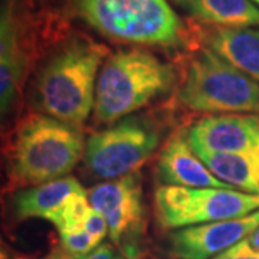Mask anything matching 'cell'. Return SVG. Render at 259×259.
Returning <instances> with one entry per match:
<instances>
[{"label": "cell", "instance_id": "1", "mask_svg": "<svg viewBox=\"0 0 259 259\" xmlns=\"http://www.w3.org/2000/svg\"><path fill=\"white\" fill-rule=\"evenodd\" d=\"M108 49L87 36L72 37L52 56L35 82L37 107L75 128L87 121L95 104L97 72Z\"/></svg>", "mask_w": 259, "mask_h": 259}, {"label": "cell", "instance_id": "2", "mask_svg": "<svg viewBox=\"0 0 259 259\" xmlns=\"http://www.w3.org/2000/svg\"><path fill=\"white\" fill-rule=\"evenodd\" d=\"M85 153L82 134L47 114H30L9 141L10 186H37L66 177Z\"/></svg>", "mask_w": 259, "mask_h": 259}, {"label": "cell", "instance_id": "3", "mask_svg": "<svg viewBox=\"0 0 259 259\" xmlns=\"http://www.w3.org/2000/svg\"><path fill=\"white\" fill-rule=\"evenodd\" d=\"M171 65L143 49L118 51L102 65L97 81V120L114 122L164 95L175 87Z\"/></svg>", "mask_w": 259, "mask_h": 259}, {"label": "cell", "instance_id": "4", "mask_svg": "<svg viewBox=\"0 0 259 259\" xmlns=\"http://www.w3.org/2000/svg\"><path fill=\"white\" fill-rule=\"evenodd\" d=\"M177 101L189 110L206 114H259V82L203 47L186 68Z\"/></svg>", "mask_w": 259, "mask_h": 259}, {"label": "cell", "instance_id": "5", "mask_svg": "<svg viewBox=\"0 0 259 259\" xmlns=\"http://www.w3.org/2000/svg\"><path fill=\"white\" fill-rule=\"evenodd\" d=\"M78 9L93 28L122 42L176 47L185 37L167 0H78Z\"/></svg>", "mask_w": 259, "mask_h": 259}, {"label": "cell", "instance_id": "6", "mask_svg": "<svg viewBox=\"0 0 259 259\" xmlns=\"http://www.w3.org/2000/svg\"><path fill=\"white\" fill-rule=\"evenodd\" d=\"M154 202L158 222L166 229L243 218L259 210L258 194L218 187L160 186Z\"/></svg>", "mask_w": 259, "mask_h": 259}, {"label": "cell", "instance_id": "7", "mask_svg": "<svg viewBox=\"0 0 259 259\" xmlns=\"http://www.w3.org/2000/svg\"><path fill=\"white\" fill-rule=\"evenodd\" d=\"M158 144L154 127L128 118L93 134L85 143L83 160L95 177L114 180L136 173Z\"/></svg>", "mask_w": 259, "mask_h": 259}, {"label": "cell", "instance_id": "8", "mask_svg": "<svg viewBox=\"0 0 259 259\" xmlns=\"http://www.w3.org/2000/svg\"><path fill=\"white\" fill-rule=\"evenodd\" d=\"M90 204L105 218L114 245L125 259H140L144 235L143 187L139 173L108 180L88 192Z\"/></svg>", "mask_w": 259, "mask_h": 259}, {"label": "cell", "instance_id": "9", "mask_svg": "<svg viewBox=\"0 0 259 259\" xmlns=\"http://www.w3.org/2000/svg\"><path fill=\"white\" fill-rule=\"evenodd\" d=\"M29 30L8 0L2 9L0 20V105L2 115H8L20 100L30 64Z\"/></svg>", "mask_w": 259, "mask_h": 259}, {"label": "cell", "instance_id": "10", "mask_svg": "<svg viewBox=\"0 0 259 259\" xmlns=\"http://www.w3.org/2000/svg\"><path fill=\"white\" fill-rule=\"evenodd\" d=\"M259 226V210L243 218L182 228L168 235L173 259H212L249 236Z\"/></svg>", "mask_w": 259, "mask_h": 259}, {"label": "cell", "instance_id": "11", "mask_svg": "<svg viewBox=\"0 0 259 259\" xmlns=\"http://www.w3.org/2000/svg\"><path fill=\"white\" fill-rule=\"evenodd\" d=\"M194 153H246L259 150V115H209L193 124L187 133Z\"/></svg>", "mask_w": 259, "mask_h": 259}, {"label": "cell", "instance_id": "12", "mask_svg": "<svg viewBox=\"0 0 259 259\" xmlns=\"http://www.w3.org/2000/svg\"><path fill=\"white\" fill-rule=\"evenodd\" d=\"M157 171L160 180L168 186L233 189L214 176L197 157L182 130L176 131L161 150Z\"/></svg>", "mask_w": 259, "mask_h": 259}, {"label": "cell", "instance_id": "13", "mask_svg": "<svg viewBox=\"0 0 259 259\" xmlns=\"http://www.w3.org/2000/svg\"><path fill=\"white\" fill-rule=\"evenodd\" d=\"M200 33L206 47L259 82V29L212 25Z\"/></svg>", "mask_w": 259, "mask_h": 259}, {"label": "cell", "instance_id": "14", "mask_svg": "<svg viewBox=\"0 0 259 259\" xmlns=\"http://www.w3.org/2000/svg\"><path fill=\"white\" fill-rule=\"evenodd\" d=\"M82 190L79 182L71 176L33 186L16 193L13 199V212L18 219L42 218L48 221L71 194Z\"/></svg>", "mask_w": 259, "mask_h": 259}, {"label": "cell", "instance_id": "15", "mask_svg": "<svg viewBox=\"0 0 259 259\" xmlns=\"http://www.w3.org/2000/svg\"><path fill=\"white\" fill-rule=\"evenodd\" d=\"M194 19L213 26L250 28L259 25V8L250 0H175Z\"/></svg>", "mask_w": 259, "mask_h": 259}, {"label": "cell", "instance_id": "16", "mask_svg": "<svg viewBox=\"0 0 259 259\" xmlns=\"http://www.w3.org/2000/svg\"><path fill=\"white\" fill-rule=\"evenodd\" d=\"M196 154L222 182L259 196V150L232 154L197 151Z\"/></svg>", "mask_w": 259, "mask_h": 259}, {"label": "cell", "instance_id": "17", "mask_svg": "<svg viewBox=\"0 0 259 259\" xmlns=\"http://www.w3.org/2000/svg\"><path fill=\"white\" fill-rule=\"evenodd\" d=\"M90 207L91 204H90L88 193L85 190L76 192L71 194L65 200L64 204L49 216L48 221L55 225L59 233L81 231Z\"/></svg>", "mask_w": 259, "mask_h": 259}, {"label": "cell", "instance_id": "18", "mask_svg": "<svg viewBox=\"0 0 259 259\" xmlns=\"http://www.w3.org/2000/svg\"><path fill=\"white\" fill-rule=\"evenodd\" d=\"M59 241L62 248L75 255H88L91 250L98 246V243L94 241L93 236L83 229L75 232H62L59 233Z\"/></svg>", "mask_w": 259, "mask_h": 259}, {"label": "cell", "instance_id": "19", "mask_svg": "<svg viewBox=\"0 0 259 259\" xmlns=\"http://www.w3.org/2000/svg\"><path fill=\"white\" fill-rule=\"evenodd\" d=\"M82 229L87 233H90L93 236L94 241L100 245L102 239L105 238L107 232H108V225H107V221H105V218L102 216L101 213L91 206L88 213H87V216H85Z\"/></svg>", "mask_w": 259, "mask_h": 259}, {"label": "cell", "instance_id": "20", "mask_svg": "<svg viewBox=\"0 0 259 259\" xmlns=\"http://www.w3.org/2000/svg\"><path fill=\"white\" fill-rule=\"evenodd\" d=\"M212 259H259V249L252 246V243L246 238Z\"/></svg>", "mask_w": 259, "mask_h": 259}, {"label": "cell", "instance_id": "21", "mask_svg": "<svg viewBox=\"0 0 259 259\" xmlns=\"http://www.w3.org/2000/svg\"><path fill=\"white\" fill-rule=\"evenodd\" d=\"M16 259H88V255H75L62 248V245H56L40 258H29L23 255H16Z\"/></svg>", "mask_w": 259, "mask_h": 259}, {"label": "cell", "instance_id": "22", "mask_svg": "<svg viewBox=\"0 0 259 259\" xmlns=\"http://www.w3.org/2000/svg\"><path fill=\"white\" fill-rule=\"evenodd\" d=\"M88 259H122V258H121L120 253L114 249L110 243H102V245H98V246L93 250V253H90Z\"/></svg>", "mask_w": 259, "mask_h": 259}, {"label": "cell", "instance_id": "23", "mask_svg": "<svg viewBox=\"0 0 259 259\" xmlns=\"http://www.w3.org/2000/svg\"><path fill=\"white\" fill-rule=\"evenodd\" d=\"M248 241L252 243V246H255L256 249H259V226L248 236Z\"/></svg>", "mask_w": 259, "mask_h": 259}, {"label": "cell", "instance_id": "24", "mask_svg": "<svg viewBox=\"0 0 259 259\" xmlns=\"http://www.w3.org/2000/svg\"><path fill=\"white\" fill-rule=\"evenodd\" d=\"M0 259H9V255H8V252L5 250V248H2V253H0Z\"/></svg>", "mask_w": 259, "mask_h": 259}, {"label": "cell", "instance_id": "25", "mask_svg": "<svg viewBox=\"0 0 259 259\" xmlns=\"http://www.w3.org/2000/svg\"><path fill=\"white\" fill-rule=\"evenodd\" d=\"M250 2H253V3H255L256 6H259V0H250Z\"/></svg>", "mask_w": 259, "mask_h": 259}]
</instances>
